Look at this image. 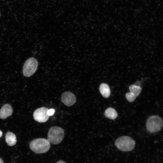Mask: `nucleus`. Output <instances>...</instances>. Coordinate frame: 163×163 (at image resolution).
Wrapping results in <instances>:
<instances>
[{"label":"nucleus","mask_w":163,"mask_h":163,"mask_svg":"<svg viewBox=\"0 0 163 163\" xmlns=\"http://www.w3.org/2000/svg\"><path fill=\"white\" fill-rule=\"evenodd\" d=\"M50 145L49 141L44 138H38L31 141L30 144V149L37 154L46 152L49 149Z\"/></svg>","instance_id":"nucleus-1"},{"label":"nucleus","mask_w":163,"mask_h":163,"mask_svg":"<svg viewBox=\"0 0 163 163\" xmlns=\"http://www.w3.org/2000/svg\"><path fill=\"white\" fill-rule=\"evenodd\" d=\"M136 143L130 137L123 136L119 137L115 141V145L120 150L125 151H129L134 149Z\"/></svg>","instance_id":"nucleus-2"},{"label":"nucleus","mask_w":163,"mask_h":163,"mask_svg":"<svg viewBox=\"0 0 163 163\" xmlns=\"http://www.w3.org/2000/svg\"><path fill=\"white\" fill-rule=\"evenodd\" d=\"M64 136V131L62 128L57 126H53L48 131L47 140L53 144H57L61 142Z\"/></svg>","instance_id":"nucleus-3"},{"label":"nucleus","mask_w":163,"mask_h":163,"mask_svg":"<svg viewBox=\"0 0 163 163\" xmlns=\"http://www.w3.org/2000/svg\"><path fill=\"white\" fill-rule=\"evenodd\" d=\"M146 129L151 133L160 131L163 126V120L160 117L152 115L150 117L146 122Z\"/></svg>","instance_id":"nucleus-4"},{"label":"nucleus","mask_w":163,"mask_h":163,"mask_svg":"<svg viewBox=\"0 0 163 163\" xmlns=\"http://www.w3.org/2000/svg\"><path fill=\"white\" fill-rule=\"evenodd\" d=\"M37 60L34 57H30L25 62L23 68V75L29 77L32 75L37 69L38 66Z\"/></svg>","instance_id":"nucleus-5"},{"label":"nucleus","mask_w":163,"mask_h":163,"mask_svg":"<svg viewBox=\"0 0 163 163\" xmlns=\"http://www.w3.org/2000/svg\"><path fill=\"white\" fill-rule=\"evenodd\" d=\"M48 110L45 107H40L36 110L33 113L34 120L40 123L46 121L49 118V116L47 114Z\"/></svg>","instance_id":"nucleus-6"},{"label":"nucleus","mask_w":163,"mask_h":163,"mask_svg":"<svg viewBox=\"0 0 163 163\" xmlns=\"http://www.w3.org/2000/svg\"><path fill=\"white\" fill-rule=\"evenodd\" d=\"M61 100L62 102L67 106L73 105L76 101L75 95L69 91L63 93L61 95Z\"/></svg>","instance_id":"nucleus-7"},{"label":"nucleus","mask_w":163,"mask_h":163,"mask_svg":"<svg viewBox=\"0 0 163 163\" xmlns=\"http://www.w3.org/2000/svg\"><path fill=\"white\" fill-rule=\"evenodd\" d=\"M13 109L9 104H6L3 105L0 110V118L5 119L11 115Z\"/></svg>","instance_id":"nucleus-8"},{"label":"nucleus","mask_w":163,"mask_h":163,"mask_svg":"<svg viewBox=\"0 0 163 163\" xmlns=\"http://www.w3.org/2000/svg\"><path fill=\"white\" fill-rule=\"evenodd\" d=\"M5 141L8 145L13 146L15 145L17 142L16 136L13 133L8 132L5 135Z\"/></svg>","instance_id":"nucleus-9"},{"label":"nucleus","mask_w":163,"mask_h":163,"mask_svg":"<svg viewBox=\"0 0 163 163\" xmlns=\"http://www.w3.org/2000/svg\"><path fill=\"white\" fill-rule=\"evenodd\" d=\"M100 91L102 95L105 98L109 97L110 90L108 85L104 83L101 84L99 87Z\"/></svg>","instance_id":"nucleus-10"},{"label":"nucleus","mask_w":163,"mask_h":163,"mask_svg":"<svg viewBox=\"0 0 163 163\" xmlns=\"http://www.w3.org/2000/svg\"><path fill=\"white\" fill-rule=\"evenodd\" d=\"M104 115L107 118L113 120L115 119L117 116V114L115 110L111 107L108 108L105 110Z\"/></svg>","instance_id":"nucleus-11"},{"label":"nucleus","mask_w":163,"mask_h":163,"mask_svg":"<svg viewBox=\"0 0 163 163\" xmlns=\"http://www.w3.org/2000/svg\"><path fill=\"white\" fill-rule=\"evenodd\" d=\"M129 88L130 92L136 97L139 95L142 90V88L140 86L135 85H130L129 86Z\"/></svg>","instance_id":"nucleus-12"},{"label":"nucleus","mask_w":163,"mask_h":163,"mask_svg":"<svg viewBox=\"0 0 163 163\" xmlns=\"http://www.w3.org/2000/svg\"><path fill=\"white\" fill-rule=\"evenodd\" d=\"M126 96L127 100L129 102H133L136 98V97L131 92H127L126 94Z\"/></svg>","instance_id":"nucleus-13"},{"label":"nucleus","mask_w":163,"mask_h":163,"mask_svg":"<svg viewBox=\"0 0 163 163\" xmlns=\"http://www.w3.org/2000/svg\"><path fill=\"white\" fill-rule=\"evenodd\" d=\"M55 112V110L53 109H51L48 110L47 114L49 116L52 115Z\"/></svg>","instance_id":"nucleus-14"},{"label":"nucleus","mask_w":163,"mask_h":163,"mask_svg":"<svg viewBox=\"0 0 163 163\" xmlns=\"http://www.w3.org/2000/svg\"><path fill=\"white\" fill-rule=\"evenodd\" d=\"M56 163H66L64 161L62 160H59L57 161Z\"/></svg>","instance_id":"nucleus-15"},{"label":"nucleus","mask_w":163,"mask_h":163,"mask_svg":"<svg viewBox=\"0 0 163 163\" xmlns=\"http://www.w3.org/2000/svg\"><path fill=\"white\" fill-rule=\"evenodd\" d=\"M2 135V131L0 130V138L1 137Z\"/></svg>","instance_id":"nucleus-16"},{"label":"nucleus","mask_w":163,"mask_h":163,"mask_svg":"<svg viewBox=\"0 0 163 163\" xmlns=\"http://www.w3.org/2000/svg\"><path fill=\"white\" fill-rule=\"evenodd\" d=\"M0 163H4L3 161L1 158H0Z\"/></svg>","instance_id":"nucleus-17"},{"label":"nucleus","mask_w":163,"mask_h":163,"mask_svg":"<svg viewBox=\"0 0 163 163\" xmlns=\"http://www.w3.org/2000/svg\"></svg>","instance_id":"nucleus-18"}]
</instances>
